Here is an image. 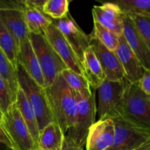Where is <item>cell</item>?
Returning <instances> with one entry per match:
<instances>
[{"instance_id":"44dd1931","label":"cell","mask_w":150,"mask_h":150,"mask_svg":"<svg viewBox=\"0 0 150 150\" xmlns=\"http://www.w3.org/2000/svg\"><path fill=\"white\" fill-rule=\"evenodd\" d=\"M22 1L25 6V22L29 33L44 34L45 29L52 23V19L47 16L42 9L29 5L24 1Z\"/></svg>"},{"instance_id":"9c48e42d","label":"cell","mask_w":150,"mask_h":150,"mask_svg":"<svg viewBox=\"0 0 150 150\" xmlns=\"http://www.w3.org/2000/svg\"><path fill=\"white\" fill-rule=\"evenodd\" d=\"M115 137L106 150H133L150 137V131L134 125L123 117L114 119Z\"/></svg>"},{"instance_id":"7c38bea8","label":"cell","mask_w":150,"mask_h":150,"mask_svg":"<svg viewBox=\"0 0 150 150\" xmlns=\"http://www.w3.org/2000/svg\"><path fill=\"white\" fill-rule=\"evenodd\" d=\"M90 36V45L93 48L103 70L105 79L109 81L125 80V73L115 52L108 50L98 40Z\"/></svg>"},{"instance_id":"cb8c5ba5","label":"cell","mask_w":150,"mask_h":150,"mask_svg":"<svg viewBox=\"0 0 150 150\" xmlns=\"http://www.w3.org/2000/svg\"><path fill=\"white\" fill-rule=\"evenodd\" d=\"M0 76L7 82L11 92L13 102H16L17 92L19 89L16 76V69L13 67L10 60L0 48Z\"/></svg>"},{"instance_id":"d6a6232c","label":"cell","mask_w":150,"mask_h":150,"mask_svg":"<svg viewBox=\"0 0 150 150\" xmlns=\"http://www.w3.org/2000/svg\"><path fill=\"white\" fill-rule=\"evenodd\" d=\"M133 150H150V137Z\"/></svg>"},{"instance_id":"ba28073f","label":"cell","mask_w":150,"mask_h":150,"mask_svg":"<svg viewBox=\"0 0 150 150\" xmlns=\"http://www.w3.org/2000/svg\"><path fill=\"white\" fill-rule=\"evenodd\" d=\"M22 0H0V20L11 32L19 46L29 38Z\"/></svg>"},{"instance_id":"f1b7e54d","label":"cell","mask_w":150,"mask_h":150,"mask_svg":"<svg viewBox=\"0 0 150 150\" xmlns=\"http://www.w3.org/2000/svg\"><path fill=\"white\" fill-rule=\"evenodd\" d=\"M11 92L7 82L0 76V109L2 114L13 103Z\"/></svg>"},{"instance_id":"52a82bcc","label":"cell","mask_w":150,"mask_h":150,"mask_svg":"<svg viewBox=\"0 0 150 150\" xmlns=\"http://www.w3.org/2000/svg\"><path fill=\"white\" fill-rule=\"evenodd\" d=\"M1 121L12 144V150L38 149L15 103L2 114Z\"/></svg>"},{"instance_id":"5bb4252c","label":"cell","mask_w":150,"mask_h":150,"mask_svg":"<svg viewBox=\"0 0 150 150\" xmlns=\"http://www.w3.org/2000/svg\"><path fill=\"white\" fill-rule=\"evenodd\" d=\"M114 52L122 67L125 80L130 83H137L142 79L144 69L122 35L119 38L118 46Z\"/></svg>"},{"instance_id":"d590c367","label":"cell","mask_w":150,"mask_h":150,"mask_svg":"<svg viewBox=\"0 0 150 150\" xmlns=\"http://www.w3.org/2000/svg\"><path fill=\"white\" fill-rule=\"evenodd\" d=\"M36 150H42V149H36Z\"/></svg>"},{"instance_id":"83f0119b","label":"cell","mask_w":150,"mask_h":150,"mask_svg":"<svg viewBox=\"0 0 150 150\" xmlns=\"http://www.w3.org/2000/svg\"><path fill=\"white\" fill-rule=\"evenodd\" d=\"M150 50V15L127 14Z\"/></svg>"},{"instance_id":"3957f363","label":"cell","mask_w":150,"mask_h":150,"mask_svg":"<svg viewBox=\"0 0 150 150\" xmlns=\"http://www.w3.org/2000/svg\"><path fill=\"white\" fill-rule=\"evenodd\" d=\"M18 86L33 106L36 114L39 130H41L47 125L55 122L50 109L44 88L40 86L24 70L19 63L16 69Z\"/></svg>"},{"instance_id":"ffe728a7","label":"cell","mask_w":150,"mask_h":150,"mask_svg":"<svg viewBox=\"0 0 150 150\" xmlns=\"http://www.w3.org/2000/svg\"><path fill=\"white\" fill-rule=\"evenodd\" d=\"M64 138L58 123L52 122L40 130L38 147L42 150H62Z\"/></svg>"},{"instance_id":"d6986e66","label":"cell","mask_w":150,"mask_h":150,"mask_svg":"<svg viewBox=\"0 0 150 150\" xmlns=\"http://www.w3.org/2000/svg\"><path fill=\"white\" fill-rule=\"evenodd\" d=\"M16 106L18 108L26 126L29 130L32 139L35 142L37 147H38V141H39V127H38V120H37L36 114L34 110L33 106L32 105L29 100L25 96L23 91L19 88L17 92V96L16 100Z\"/></svg>"},{"instance_id":"30bf717a","label":"cell","mask_w":150,"mask_h":150,"mask_svg":"<svg viewBox=\"0 0 150 150\" xmlns=\"http://www.w3.org/2000/svg\"><path fill=\"white\" fill-rule=\"evenodd\" d=\"M44 35L67 68L86 78L82 62L57 26L51 23L45 29Z\"/></svg>"},{"instance_id":"484cf974","label":"cell","mask_w":150,"mask_h":150,"mask_svg":"<svg viewBox=\"0 0 150 150\" xmlns=\"http://www.w3.org/2000/svg\"><path fill=\"white\" fill-rule=\"evenodd\" d=\"M67 0H46L42 7V12L52 20H60L69 14Z\"/></svg>"},{"instance_id":"ac0fdd59","label":"cell","mask_w":150,"mask_h":150,"mask_svg":"<svg viewBox=\"0 0 150 150\" xmlns=\"http://www.w3.org/2000/svg\"><path fill=\"white\" fill-rule=\"evenodd\" d=\"M82 64L85 76L91 88L93 90H97L100 85L105 80V76L98 57L91 45L83 54Z\"/></svg>"},{"instance_id":"9a60e30c","label":"cell","mask_w":150,"mask_h":150,"mask_svg":"<svg viewBox=\"0 0 150 150\" xmlns=\"http://www.w3.org/2000/svg\"><path fill=\"white\" fill-rule=\"evenodd\" d=\"M122 35L143 68L150 70V50L127 14L124 16Z\"/></svg>"},{"instance_id":"e575fe53","label":"cell","mask_w":150,"mask_h":150,"mask_svg":"<svg viewBox=\"0 0 150 150\" xmlns=\"http://www.w3.org/2000/svg\"><path fill=\"white\" fill-rule=\"evenodd\" d=\"M1 116H2V112H1V109H0V119L1 118Z\"/></svg>"},{"instance_id":"f546056e","label":"cell","mask_w":150,"mask_h":150,"mask_svg":"<svg viewBox=\"0 0 150 150\" xmlns=\"http://www.w3.org/2000/svg\"><path fill=\"white\" fill-rule=\"evenodd\" d=\"M137 84L145 94L150 97V70H144L143 76Z\"/></svg>"},{"instance_id":"8fae6325","label":"cell","mask_w":150,"mask_h":150,"mask_svg":"<svg viewBox=\"0 0 150 150\" xmlns=\"http://www.w3.org/2000/svg\"><path fill=\"white\" fill-rule=\"evenodd\" d=\"M82 62L85 51L90 46V36L86 35L69 13L60 20H52Z\"/></svg>"},{"instance_id":"8992f818","label":"cell","mask_w":150,"mask_h":150,"mask_svg":"<svg viewBox=\"0 0 150 150\" xmlns=\"http://www.w3.org/2000/svg\"><path fill=\"white\" fill-rule=\"evenodd\" d=\"M29 38L39 62L45 88H46L51 86L57 76L67 69V67L51 46L44 34L29 33Z\"/></svg>"},{"instance_id":"277c9868","label":"cell","mask_w":150,"mask_h":150,"mask_svg":"<svg viewBox=\"0 0 150 150\" xmlns=\"http://www.w3.org/2000/svg\"><path fill=\"white\" fill-rule=\"evenodd\" d=\"M122 117L134 125L150 131V97L137 83L126 81Z\"/></svg>"},{"instance_id":"603a6c76","label":"cell","mask_w":150,"mask_h":150,"mask_svg":"<svg viewBox=\"0 0 150 150\" xmlns=\"http://www.w3.org/2000/svg\"><path fill=\"white\" fill-rule=\"evenodd\" d=\"M0 48L5 54L13 67L16 69L18 45L11 32L0 20Z\"/></svg>"},{"instance_id":"d4e9b609","label":"cell","mask_w":150,"mask_h":150,"mask_svg":"<svg viewBox=\"0 0 150 150\" xmlns=\"http://www.w3.org/2000/svg\"><path fill=\"white\" fill-rule=\"evenodd\" d=\"M91 35L105 45L108 50L115 51L119 44L120 36L106 29L103 26L94 21V31Z\"/></svg>"},{"instance_id":"e0dca14e","label":"cell","mask_w":150,"mask_h":150,"mask_svg":"<svg viewBox=\"0 0 150 150\" xmlns=\"http://www.w3.org/2000/svg\"><path fill=\"white\" fill-rule=\"evenodd\" d=\"M18 63L38 84L45 89V82L39 62L31 44L29 38L23 40L18 46Z\"/></svg>"},{"instance_id":"7a4b0ae2","label":"cell","mask_w":150,"mask_h":150,"mask_svg":"<svg viewBox=\"0 0 150 150\" xmlns=\"http://www.w3.org/2000/svg\"><path fill=\"white\" fill-rule=\"evenodd\" d=\"M78 102L70 125L64 135V139L79 149L86 146L90 127L95 122L96 103L95 91L91 97L83 98L77 95Z\"/></svg>"},{"instance_id":"4316f807","label":"cell","mask_w":150,"mask_h":150,"mask_svg":"<svg viewBox=\"0 0 150 150\" xmlns=\"http://www.w3.org/2000/svg\"><path fill=\"white\" fill-rule=\"evenodd\" d=\"M115 3L125 14L150 15V0H119Z\"/></svg>"},{"instance_id":"4dcf8cb0","label":"cell","mask_w":150,"mask_h":150,"mask_svg":"<svg viewBox=\"0 0 150 150\" xmlns=\"http://www.w3.org/2000/svg\"><path fill=\"white\" fill-rule=\"evenodd\" d=\"M0 142L4 144L9 149L12 150V144L10 142V139H9L8 136H7V133H6L5 130H4L2 123H1V119H0Z\"/></svg>"},{"instance_id":"1f68e13d","label":"cell","mask_w":150,"mask_h":150,"mask_svg":"<svg viewBox=\"0 0 150 150\" xmlns=\"http://www.w3.org/2000/svg\"><path fill=\"white\" fill-rule=\"evenodd\" d=\"M62 150H83V149H79V148L76 147L74 145H73L72 144H70L68 141H67L66 139H64L63 141V144H62Z\"/></svg>"},{"instance_id":"836d02e7","label":"cell","mask_w":150,"mask_h":150,"mask_svg":"<svg viewBox=\"0 0 150 150\" xmlns=\"http://www.w3.org/2000/svg\"><path fill=\"white\" fill-rule=\"evenodd\" d=\"M0 150H10V149H9L7 146H5L4 144L0 142Z\"/></svg>"},{"instance_id":"7402d4cb","label":"cell","mask_w":150,"mask_h":150,"mask_svg":"<svg viewBox=\"0 0 150 150\" xmlns=\"http://www.w3.org/2000/svg\"><path fill=\"white\" fill-rule=\"evenodd\" d=\"M63 79L77 95L83 98H88L93 94L87 79L84 76L75 73L70 69H66L61 73Z\"/></svg>"},{"instance_id":"2e32d148","label":"cell","mask_w":150,"mask_h":150,"mask_svg":"<svg viewBox=\"0 0 150 150\" xmlns=\"http://www.w3.org/2000/svg\"><path fill=\"white\" fill-rule=\"evenodd\" d=\"M125 14L115 2L95 5L92 9V16L95 21L120 36L122 35Z\"/></svg>"},{"instance_id":"6da1fadb","label":"cell","mask_w":150,"mask_h":150,"mask_svg":"<svg viewBox=\"0 0 150 150\" xmlns=\"http://www.w3.org/2000/svg\"><path fill=\"white\" fill-rule=\"evenodd\" d=\"M50 109L54 120L65 135L77 105V94L66 83L62 76H57L51 86L45 88Z\"/></svg>"},{"instance_id":"5b68a950","label":"cell","mask_w":150,"mask_h":150,"mask_svg":"<svg viewBox=\"0 0 150 150\" xmlns=\"http://www.w3.org/2000/svg\"><path fill=\"white\" fill-rule=\"evenodd\" d=\"M126 80L109 81L105 79L98 88V103L96 115L98 120L122 117L123 100Z\"/></svg>"},{"instance_id":"4fadbf2b","label":"cell","mask_w":150,"mask_h":150,"mask_svg":"<svg viewBox=\"0 0 150 150\" xmlns=\"http://www.w3.org/2000/svg\"><path fill=\"white\" fill-rule=\"evenodd\" d=\"M115 137L114 120L107 119L95 122L90 127L86 142V150H106Z\"/></svg>"}]
</instances>
